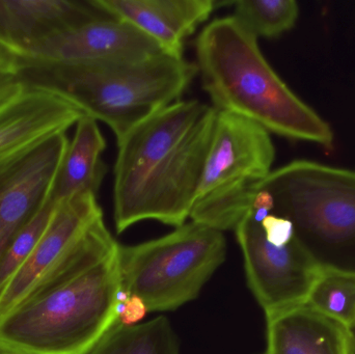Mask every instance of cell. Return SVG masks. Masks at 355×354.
Returning <instances> with one entry per match:
<instances>
[{"mask_svg": "<svg viewBox=\"0 0 355 354\" xmlns=\"http://www.w3.org/2000/svg\"><path fill=\"white\" fill-rule=\"evenodd\" d=\"M217 110L180 100L118 141L114 216L118 233L143 220L179 227L190 218L212 139Z\"/></svg>", "mask_w": 355, "mask_h": 354, "instance_id": "6da1fadb", "label": "cell"}, {"mask_svg": "<svg viewBox=\"0 0 355 354\" xmlns=\"http://www.w3.org/2000/svg\"><path fill=\"white\" fill-rule=\"evenodd\" d=\"M198 75L217 112H229L286 139L331 149V125L273 70L258 39L233 16L211 21L196 39Z\"/></svg>", "mask_w": 355, "mask_h": 354, "instance_id": "7a4b0ae2", "label": "cell"}, {"mask_svg": "<svg viewBox=\"0 0 355 354\" xmlns=\"http://www.w3.org/2000/svg\"><path fill=\"white\" fill-rule=\"evenodd\" d=\"M118 251L83 274L39 281L0 317V346L19 354L91 351L119 322Z\"/></svg>", "mask_w": 355, "mask_h": 354, "instance_id": "3957f363", "label": "cell"}, {"mask_svg": "<svg viewBox=\"0 0 355 354\" xmlns=\"http://www.w3.org/2000/svg\"><path fill=\"white\" fill-rule=\"evenodd\" d=\"M198 75L194 62L166 53L139 60L64 64L21 75L68 96L119 139L166 106L180 101Z\"/></svg>", "mask_w": 355, "mask_h": 354, "instance_id": "277c9868", "label": "cell"}, {"mask_svg": "<svg viewBox=\"0 0 355 354\" xmlns=\"http://www.w3.org/2000/svg\"><path fill=\"white\" fill-rule=\"evenodd\" d=\"M272 214L293 224L294 240L323 270L355 276V170L294 160L261 185Z\"/></svg>", "mask_w": 355, "mask_h": 354, "instance_id": "5b68a950", "label": "cell"}, {"mask_svg": "<svg viewBox=\"0 0 355 354\" xmlns=\"http://www.w3.org/2000/svg\"><path fill=\"white\" fill-rule=\"evenodd\" d=\"M275 148L256 123L217 112L190 218L215 230H235L270 175Z\"/></svg>", "mask_w": 355, "mask_h": 354, "instance_id": "8992f818", "label": "cell"}, {"mask_svg": "<svg viewBox=\"0 0 355 354\" xmlns=\"http://www.w3.org/2000/svg\"><path fill=\"white\" fill-rule=\"evenodd\" d=\"M225 255L223 232L191 222L154 240L120 245L121 287L149 312L171 311L198 297Z\"/></svg>", "mask_w": 355, "mask_h": 354, "instance_id": "52a82bcc", "label": "cell"}, {"mask_svg": "<svg viewBox=\"0 0 355 354\" xmlns=\"http://www.w3.org/2000/svg\"><path fill=\"white\" fill-rule=\"evenodd\" d=\"M166 53L137 27L114 17L97 19L54 33L19 49H0V72L25 73L64 64L139 60Z\"/></svg>", "mask_w": 355, "mask_h": 354, "instance_id": "ba28073f", "label": "cell"}, {"mask_svg": "<svg viewBox=\"0 0 355 354\" xmlns=\"http://www.w3.org/2000/svg\"><path fill=\"white\" fill-rule=\"evenodd\" d=\"M85 112L58 89L18 80L0 101V177L48 141L67 134Z\"/></svg>", "mask_w": 355, "mask_h": 354, "instance_id": "9c48e42d", "label": "cell"}, {"mask_svg": "<svg viewBox=\"0 0 355 354\" xmlns=\"http://www.w3.org/2000/svg\"><path fill=\"white\" fill-rule=\"evenodd\" d=\"M235 232L248 285L266 316L304 305L321 269L294 238L285 247H275L250 212Z\"/></svg>", "mask_w": 355, "mask_h": 354, "instance_id": "30bf717a", "label": "cell"}, {"mask_svg": "<svg viewBox=\"0 0 355 354\" xmlns=\"http://www.w3.org/2000/svg\"><path fill=\"white\" fill-rule=\"evenodd\" d=\"M101 218L103 212L94 193H83L58 204L37 247L0 293V317L14 308Z\"/></svg>", "mask_w": 355, "mask_h": 354, "instance_id": "8fae6325", "label": "cell"}, {"mask_svg": "<svg viewBox=\"0 0 355 354\" xmlns=\"http://www.w3.org/2000/svg\"><path fill=\"white\" fill-rule=\"evenodd\" d=\"M69 143L60 135L0 177V258L51 193Z\"/></svg>", "mask_w": 355, "mask_h": 354, "instance_id": "7c38bea8", "label": "cell"}, {"mask_svg": "<svg viewBox=\"0 0 355 354\" xmlns=\"http://www.w3.org/2000/svg\"><path fill=\"white\" fill-rule=\"evenodd\" d=\"M108 15L156 42L168 55L183 57L186 39L208 20L213 0H95Z\"/></svg>", "mask_w": 355, "mask_h": 354, "instance_id": "4fadbf2b", "label": "cell"}, {"mask_svg": "<svg viewBox=\"0 0 355 354\" xmlns=\"http://www.w3.org/2000/svg\"><path fill=\"white\" fill-rule=\"evenodd\" d=\"M112 17L95 0H0V49H19L60 31Z\"/></svg>", "mask_w": 355, "mask_h": 354, "instance_id": "5bb4252c", "label": "cell"}, {"mask_svg": "<svg viewBox=\"0 0 355 354\" xmlns=\"http://www.w3.org/2000/svg\"><path fill=\"white\" fill-rule=\"evenodd\" d=\"M266 318V354H355L352 330L308 303Z\"/></svg>", "mask_w": 355, "mask_h": 354, "instance_id": "9a60e30c", "label": "cell"}, {"mask_svg": "<svg viewBox=\"0 0 355 354\" xmlns=\"http://www.w3.org/2000/svg\"><path fill=\"white\" fill-rule=\"evenodd\" d=\"M106 141L97 121L85 114L75 126L74 136L60 164L52 188L58 203L83 193L97 195L105 176L101 155Z\"/></svg>", "mask_w": 355, "mask_h": 354, "instance_id": "2e32d148", "label": "cell"}, {"mask_svg": "<svg viewBox=\"0 0 355 354\" xmlns=\"http://www.w3.org/2000/svg\"><path fill=\"white\" fill-rule=\"evenodd\" d=\"M85 354H180L179 344L168 318L126 326L116 324Z\"/></svg>", "mask_w": 355, "mask_h": 354, "instance_id": "e0dca14e", "label": "cell"}, {"mask_svg": "<svg viewBox=\"0 0 355 354\" xmlns=\"http://www.w3.org/2000/svg\"><path fill=\"white\" fill-rule=\"evenodd\" d=\"M232 16L256 39H275L295 26L300 6L295 0H240Z\"/></svg>", "mask_w": 355, "mask_h": 354, "instance_id": "ac0fdd59", "label": "cell"}, {"mask_svg": "<svg viewBox=\"0 0 355 354\" xmlns=\"http://www.w3.org/2000/svg\"><path fill=\"white\" fill-rule=\"evenodd\" d=\"M352 330L355 326V276L321 269L306 303Z\"/></svg>", "mask_w": 355, "mask_h": 354, "instance_id": "d6986e66", "label": "cell"}, {"mask_svg": "<svg viewBox=\"0 0 355 354\" xmlns=\"http://www.w3.org/2000/svg\"><path fill=\"white\" fill-rule=\"evenodd\" d=\"M58 204L51 191L37 213L21 229L0 258V293L37 247L51 222Z\"/></svg>", "mask_w": 355, "mask_h": 354, "instance_id": "ffe728a7", "label": "cell"}, {"mask_svg": "<svg viewBox=\"0 0 355 354\" xmlns=\"http://www.w3.org/2000/svg\"><path fill=\"white\" fill-rule=\"evenodd\" d=\"M267 241L275 247L289 245L294 238L293 224L287 218L270 214L261 224Z\"/></svg>", "mask_w": 355, "mask_h": 354, "instance_id": "44dd1931", "label": "cell"}, {"mask_svg": "<svg viewBox=\"0 0 355 354\" xmlns=\"http://www.w3.org/2000/svg\"><path fill=\"white\" fill-rule=\"evenodd\" d=\"M148 312L145 301L141 297L131 295L124 303L123 311L119 316V324L126 326H137L146 317Z\"/></svg>", "mask_w": 355, "mask_h": 354, "instance_id": "7402d4cb", "label": "cell"}, {"mask_svg": "<svg viewBox=\"0 0 355 354\" xmlns=\"http://www.w3.org/2000/svg\"><path fill=\"white\" fill-rule=\"evenodd\" d=\"M273 209H275V200L272 195L268 191L260 189L252 201L250 215L254 222L261 224L267 216L272 214Z\"/></svg>", "mask_w": 355, "mask_h": 354, "instance_id": "603a6c76", "label": "cell"}, {"mask_svg": "<svg viewBox=\"0 0 355 354\" xmlns=\"http://www.w3.org/2000/svg\"><path fill=\"white\" fill-rule=\"evenodd\" d=\"M17 85H18L17 79L0 72V101L6 99L14 91Z\"/></svg>", "mask_w": 355, "mask_h": 354, "instance_id": "cb8c5ba5", "label": "cell"}, {"mask_svg": "<svg viewBox=\"0 0 355 354\" xmlns=\"http://www.w3.org/2000/svg\"><path fill=\"white\" fill-rule=\"evenodd\" d=\"M0 354H19V353H14V351H8V349L3 348V347L0 346Z\"/></svg>", "mask_w": 355, "mask_h": 354, "instance_id": "d4e9b609", "label": "cell"}]
</instances>
